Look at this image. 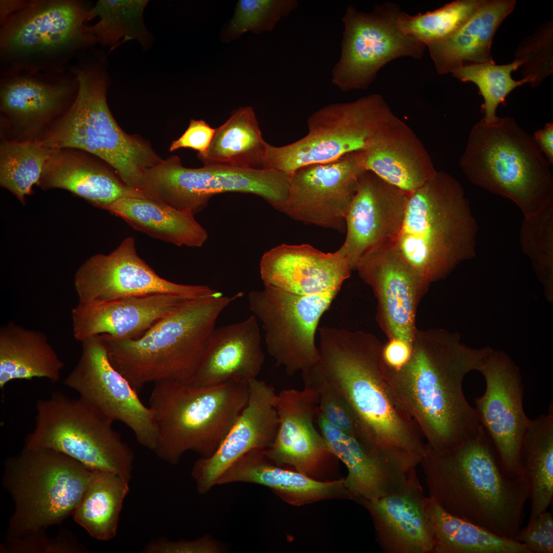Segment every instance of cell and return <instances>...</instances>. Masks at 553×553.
<instances>
[{
    "mask_svg": "<svg viewBox=\"0 0 553 553\" xmlns=\"http://www.w3.org/2000/svg\"><path fill=\"white\" fill-rule=\"evenodd\" d=\"M491 349L470 348L456 332L417 329L407 363L398 369L386 365L391 393L433 452H447L478 434L481 426L462 383L469 372L479 371Z\"/></svg>",
    "mask_w": 553,
    "mask_h": 553,
    "instance_id": "obj_1",
    "label": "cell"
},
{
    "mask_svg": "<svg viewBox=\"0 0 553 553\" xmlns=\"http://www.w3.org/2000/svg\"><path fill=\"white\" fill-rule=\"evenodd\" d=\"M318 333V359L301 373L304 384H323L341 396L372 446L422 457L428 450L425 438L390 391L384 345L362 331L324 326Z\"/></svg>",
    "mask_w": 553,
    "mask_h": 553,
    "instance_id": "obj_2",
    "label": "cell"
},
{
    "mask_svg": "<svg viewBox=\"0 0 553 553\" xmlns=\"http://www.w3.org/2000/svg\"><path fill=\"white\" fill-rule=\"evenodd\" d=\"M419 464L429 497L444 511L515 540L530 497L529 480L525 475L507 476L481 426L476 436L447 452L428 448Z\"/></svg>",
    "mask_w": 553,
    "mask_h": 553,
    "instance_id": "obj_3",
    "label": "cell"
},
{
    "mask_svg": "<svg viewBox=\"0 0 553 553\" xmlns=\"http://www.w3.org/2000/svg\"><path fill=\"white\" fill-rule=\"evenodd\" d=\"M242 292L186 299L140 337L100 335L110 361L138 393L148 384H189L206 352L217 320Z\"/></svg>",
    "mask_w": 553,
    "mask_h": 553,
    "instance_id": "obj_4",
    "label": "cell"
},
{
    "mask_svg": "<svg viewBox=\"0 0 553 553\" xmlns=\"http://www.w3.org/2000/svg\"><path fill=\"white\" fill-rule=\"evenodd\" d=\"M477 226L460 183L437 171L410 193L395 243L429 284L446 277L475 254Z\"/></svg>",
    "mask_w": 553,
    "mask_h": 553,
    "instance_id": "obj_5",
    "label": "cell"
},
{
    "mask_svg": "<svg viewBox=\"0 0 553 553\" xmlns=\"http://www.w3.org/2000/svg\"><path fill=\"white\" fill-rule=\"evenodd\" d=\"M459 164L472 183L511 200L524 217L553 205L552 164L512 117L477 122Z\"/></svg>",
    "mask_w": 553,
    "mask_h": 553,
    "instance_id": "obj_6",
    "label": "cell"
},
{
    "mask_svg": "<svg viewBox=\"0 0 553 553\" xmlns=\"http://www.w3.org/2000/svg\"><path fill=\"white\" fill-rule=\"evenodd\" d=\"M248 384H154L148 402L157 432L153 451L172 464H177L187 451L200 457L211 456L246 406Z\"/></svg>",
    "mask_w": 553,
    "mask_h": 553,
    "instance_id": "obj_7",
    "label": "cell"
},
{
    "mask_svg": "<svg viewBox=\"0 0 553 553\" xmlns=\"http://www.w3.org/2000/svg\"><path fill=\"white\" fill-rule=\"evenodd\" d=\"M78 84L68 112L41 141L52 150L74 148L95 155L129 186L141 190L140 178L162 159L150 144L119 126L107 101L108 77L100 64L73 70Z\"/></svg>",
    "mask_w": 553,
    "mask_h": 553,
    "instance_id": "obj_8",
    "label": "cell"
},
{
    "mask_svg": "<svg viewBox=\"0 0 553 553\" xmlns=\"http://www.w3.org/2000/svg\"><path fill=\"white\" fill-rule=\"evenodd\" d=\"M92 471L62 453L24 447L5 461L3 484L14 503L8 539L20 538L59 524L73 514Z\"/></svg>",
    "mask_w": 553,
    "mask_h": 553,
    "instance_id": "obj_9",
    "label": "cell"
},
{
    "mask_svg": "<svg viewBox=\"0 0 553 553\" xmlns=\"http://www.w3.org/2000/svg\"><path fill=\"white\" fill-rule=\"evenodd\" d=\"M34 429L25 447L51 449L74 459L92 471L109 472L130 481L132 450L109 419L79 397L56 391L39 400Z\"/></svg>",
    "mask_w": 553,
    "mask_h": 553,
    "instance_id": "obj_10",
    "label": "cell"
},
{
    "mask_svg": "<svg viewBox=\"0 0 553 553\" xmlns=\"http://www.w3.org/2000/svg\"><path fill=\"white\" fill-rule=\"evenodd\" d=\"M395 116L378 94L327 105L308 118V133L302 138L282 146L266 142L264 168L291 176L302 167L332 162L363 151Z\"/></svg>",
    "mask_w": 553,
    "mask_h": 553,
    "instance_id": "obj_11",
    "label": "cell"
},
{
    "mask_svg": "<svg viewBox=\"0 0 553 553\" xmlns=\"http://www.w3.org/2000/svg\"><path fill=\"white\" fill-rule=\"evenodd\" d=\"M290 176L274 169H251L207 165L184 167L172 156L146 169L144 190L154 200L193 215L200 212L214 196L226 192L258 196L284 212L289 195Z\"/></svg>",
    "mask_w": 553,
    "mask_h": 553,
    "instance_id": "obj_12",
    "label": "cell"
},
{
    "mask_svg": "<svg viewBox=\"0 0 553 553\" xmlns=\"http://www.w3.org/2000/svg\"><path fill=\"white\" fill-rule=\"evenodd\" d=\"M402 12L393 3L377 5L369 13L348 6L340 58L332 70V82L341 90H366L379 71L396 59H420L427 46L405 33L399 25Z\"/></svg>",
    "mask_w": 553,
    "mask_h": 553,
    "instance_id": "obj_13",
    "label": "cell"
},
{
    "mask_svg": "<svg viewBox=\"0 0 553 553\" xmlns=\"http://www.w3.org/2000/svg\"><path fill=\"white\" fill-rule=\"evenodd\" d=\"M339 290L303 295L264 285L248 294L249 308L261 324L268 352L287 374L302 373L317 363V325Z\"/></svg>",
    "mask_w": 553,
    "mask_h": 553,
    "instance_id": "obj_14",
    "label": "cell"
},
{
    "mask_svg": "<svg viewBox=\"0 0 553 553\" xmlns=\"http://www.w3.org/2000/svg\"><path fill=\"white\" fill-rule=\"evenodd\" d=\"M81 343L80 358L64 384L109 419L124 424L140 445L153 451L157 432L151 409L113 366L100 335Z\"/></svg>",
    "mask_w": 553,
    "mask_h": 553,
    "instance_id": "obj_15",
    "label": "cell"
},
{
    "mask_svg": "<svg viewBox=\"0 0 553 553\" xmlns=\"http://www.w3.org/2000/svg\"><path fill=\"white\" fill-rule=\"evenodd\" d=\"M74 285L81 303L158 294L190 299L219 293L207 286L178 284L160 276L138 254L132 237L125 238L109 254L88 259L77 270Z\"/></svg>",
    "mask_w": 553,
    "mask_h": 553,
    "instance_id": "obj_16",
    "label": "cell"
},
{
    "mask_svg": "<svg viewBox=\"0 0 553 553\" xmlns=\"http://www.w3.org/2000/svg\"><path fill=\"white\" fill-rule=\"evenodd\" d=\"M79 2L34 1L1 24V52L9 57L48 58L96 42Z\"/></svg>",
    "mask_w": 553,
    "mask_h": 553,
    "instance_id": "obj_17",
    "label": "cell"
},
{
    "mask_svg": "<svg viewBox=\"0 0 553 553\" xmlns=\"http://www.w3.org/2000/svg\"><path fill=\"white\" fill-rule=\"evenodd\" d=\"M486 381L484 394L475 399L478 421L492 442L508 477L525 475L521 461L523 439L530 419L523 407L519 369L502 351L491 349L479 370Z\"/></svg>",
    "mask_w": 553,
    "mask_h": 553,
    "instance_id": "obj_18",
    "label": "cell"
},
{
    "mask_svg": "<svg viewBox=\"0 0 553 553\" xmlns=\"http://www.w3.org/2000/svg\"><path fill=\"white\" fill-rule=\"evenodd\" d=\"M366 171L361 151L299 168L290 176L284 213L306 224L343 232L347 212Z\"/></svg>",
    "mask_w": 553,
    "mask_h": 553,
    "instance_id": "obj_19",
    "label": "cell"
},
{
    "mask_svg": "<svg viewBox=\"0 0 553 553\" xmlns=\"http://www.w3.org/2000/svg\"><path fill=\"white\" fill-rule=\"evenodd\" d=\"M355 269L376 297L377 320L389 339L412 344L417 307L430 284L407 262L395 243L364 256Z\"/></svg>",
    "mask_w": 553,
    "mask_h": 553,
    "instance_id": "obj_20",
    "label": "cell"
},
{
    "mask_svg": "<svg viewBox=\"0 0 553 553\" xmlns=\"http://www.w3.org/2000/svg\"><path fill=\"white\" fill-rule=\"evenodd\" d=\"M409 194L371 171L360 176L346 214V236L339 248L352 270L364 256L396 243Z\"/></svg>",
    "mask_w": 553,
    "mask_h": 553,
    "instance_id": "obj_21",
    "label": "cell"
},
{
    "mask_svg": "<svg viewBox=\"0 0 553 553\" xmlns=\"http://www.w3.org/2000/svg\"><path fill=\"white\" fill-rule=\"evenodd\" d=\"M279 427L273 442L265 450L277 465L311 477L336 459L315 426L318 395L314 389H285L276 393Z\"/></svg>",
    "mask_w": 553,
    "mask_h": 553,
    "instance_id": "obj_22",
    "label": "cell"
},
{
    "mask_svg": "<svg viewBox=\"0 0 553 553\" xmlns=\"http://www.w3.org/2000/svg\"><path fill=\"white\" fill-rule=\"evenodd\" d=\"M318 412L320 431L330 451L347 467L344 482L352 498L378 499L398 491L417 474V460L378 450L363 437L333 427Z\"/></svg>",
    "mask_w": 553,
    "mask_h": 553,
    "instance_id": "obj_23",
    "label": "cell"
},
{
    "mask_svg": "<svg viewBox=\"0 0 553 553\" xmlns=\"http://www.w3.org/2000/svg\"><path fill=\"white\" fill-rule=\"evenodd\" d=\"M273 387L258 378L248 384L247 403L215 453L200 457L191 475L198 492L207 493L238 459L253 450L268 449L279 427Z\"/></svg>",
    "mask_w": 553,
    "mask_h": 553,
    "instance_id": "obj_24",
    "label": "cell"
},
{
    "mask_svg": "<svg viewBox=\"0 0 553 553\" xmlns=\"http://www.w3.org/2000/svg\"><path fill=\"white\" fill-rule=\"evenodd\" d=\"M352 270L339 249L325 253L307 244L278 245L263 255L260 264L264 285L303 295L341 289Z\"/></svg>",
    "mask_w": 553,
    "mask_h": 553,
    "instance_id": "obj_25",
    "label": "cell"
},
{
    "mask_svg": "<svg viewBox=\"0 0 553 553\" xmlns=\"http://www.w3.org/2000/svg\"><path fill=\"white\" fill-rule=\"evenodd\" d=\"M417 474L398 491L376 500H358L370 513L385 553H433V531Z\"/></svg>",
    "mask_w": 553,
    "mask_h": 553,
    "instance_id": "obj_26",
    "label": "cell"
},
{
    "mask_svg": "<svg viewBox=\"0 0 553 553\" xmlns=\"http://www.w3.org/2000/svg\"><path fill=\"white\" fill-rule=\"evenodd\" d=\"M185 300L158 294L78 303L71 310L73 337L80 342L102 334L124 339L138 338Z\"/></svg>",
    "mask_w": 553,
    "mask_h": 553,
    "instance_id": "obj_27",
    "label": "cell"
},
{
    "mask_svg": "<svg viewBox=\"0 0 553 553\" xmlns=\"http://www.w3.org/2000/svg\"><path fill=\"white\" fill-rule=\"evenodd\" d=\"M265 361L258 321L215 328L202 361L189 385L204 387L257 378Z\"/></svg>",
    "mask_w": 553,
    "mask_h": 553,
    "instance_id": "obj_28",
    "label": "cell"
},
{
    "mask_svg": "<svg viewBox=\"0 0 553 553\" xmlns=\"http://www.w3.org/2000/svg\"><path fill=\"white\" fill-rule=\"evenodd\" d=\"M361 153L366 170L408 193L421 186L437 172L421 141L396 115Z\"/></svg>",
    "mask_w": 553,
    "mask_h": 553,
    "instance_id": "obj_29",
    "label": "cell"
},
{
    "mask_svg": "<svg viewBox=\"0 0 553 553\" xmlns=\"http://www.w3.org/2000/svg\"><path fill=\"white\" fill-rule=\"evenodd\" d=\"M37 185L43 189L67 190L104 209L123 198H150L143 192L127 185L108 168L63 150L53 151Z\"/></svg>",
    "mask_w": 553,
    "mask_h": 553,
    "instance_id": "obj_30",
    "label": "cell"
},
{
    "mask_svg": "<svg viewBox=\"0 0 553 553\" xmlns=\"http://www.w3.org/2000/svg\"><path fill=\"white\" fill-rule=\"evenodd\" d=\"M344 479L321 481L271 461L264 450H253L235 462L218 480L217 485L248 483L269 487L285 502L301 505L332 498L339 493L352 496Z\"/></svg>",
    "mask_w": 553,
    "mask_h": 553,
    "instance_id": "obj_31",
    "label": "cell"
},
{
    "mask_svg": "<svg viewBox=\"0 0 553 553\" xmlns=\"http://www.w3.org/2000/svg\"><path fill=\"white\" fill-rule=\"evenodd\" d=\"M516 4L514 0H483L455 33L428 45L437 72L446 74L465 66L495 62L491 53L494 36Z\"/></svg>",
    "mask_w": 553,
    "mask_h": 553,
    "instance_id": "obj_32",
    "label": "cell"
},
{
    "mask_svg": "<svg viewBox=\"0 0 553 553\" xmlns=\"http://www.w3.org/2000/svg\"><path fill=\"white\" fill-rule=\"evenodd\" d=\"M64 363L38 330L13 322L0 328V388L15 379L45 378L52 382L60 378Z\"/></svg>",
    "mask_w": 553,
    "mask_h": 553,
    "instance_id": "obj_33",
    "label": "cell"
},
{
    "mask_svg": "<svg viewBox=\"0 0 553 553\" xmlns=\"http://www.w3.org/2000/svg\"><path fill=\"white\" fill-rule=\"evenodd\" d=\"M105 210L135 230L178 246L200 247L208 237L194 215L152 199L123 198Z\"/></svg>",
    "mask_w": 553,
    "mask_h": 553,
    "instance_id": "obj_34",
    "label": "cell"
},
{
    "mask_svg": "<svg viewBox=\"0 0 553 553\" xmlns=\"http://www.w3.org/2000/svg\"><path fill=\"white\" fill-rule=\"evenodd\" d=\"M266 142L262 136L253 109L235 110L215 131L206 152L198 158L204 165L262 169Z\"/></svg>",
    "mask_w": 553,
    "mask_h": 553,
    "instance_id": "obj_35",
    "label": "cell"
},
{
    "mask_svg": "<svg viewBox=\"0 0 553 553\" xmlns=\"http://www.w3.org/2000/svg\"><path fill=\"white\" fill-rule=\"evenodd\" d=\"M425 504L433 531V553H532L521 542L451 515L430 497Z\"/></svg>",
    "mask_w": 553,
    "mask_h": 553,
    "instance_id": "obj_36",
    "label": "cell"
},
{
    "mask_svg": "<svg viewBox=\"0 0 553 553\" xmlns=\"http://www.w3.org/2000/svg\"><path fill=\"white\" fill-rule=\"evenodd\" d=\"M129 481L109 472L93 471L73 515L76 523L94 538L109 540L116 535Z\"/></svg>",
    "mask_w": 553,
    "mask_h": 553,
    "instance_id": "obj_37",
    "label": "cell"
},
{
    "mask_svg": "<svg viewBox=\"0 0 553 553\" xmlns=\"http://www.w3.org/2000/svg\"><path fill=\"white\" fill-rule=\"evenodd\" d=\"M523 472L530 485L529 521L547 511L553 499V407L530 419L522 449Z\"/></svg>",
    "mask_w": 553,
    "mask_h": 553,
    "instance_id": "obj_38",
    "label": "cell"
},
{
    "mask_svg": "<svg viewBox=\"0 0 553 553\" xmlns=\"http://www.w3.org/2000/svg\"><path fill=\"white\" fill-rule=\"evenodd\" d=\"M3 83L1 109L22 122L45 118L55 112L68 94L63 82H50L35 76L17 75Z\"/></svg>",
    "mask_w": 553,
    "mask_h": 553,
    "instance_id": "obj_39",
    "label": "cell"
},
{
    "mask_svg": "<svg viewBox=\"0 0 553 553\" xmlns=\"http://www.w3.org/2000/svg\"><path fill=\"white\" fill-rule=\"evenodd\" d=\"M143 0H100L88 10V20L99 18L95 24L88 26L96 42L110 46L113 49L121 39L122 42L137 40L147 47L152 36L146 28L143 13L148 3Z\"/></svg>",
    "mask_w": 553,
    "mask_h": 553,
    "instance_id": "obj_40",
    "label": "cell"
},
{
    "mask_svg": "<svg viewBox=\"0 0 553 553\" xmlns=\"http://www.w3.org/2000/svg\"><path fill=\"white\" fill-rule=\"evenodd\" d=\"M41 140L5 142L0 146V184L23 204L37 184L53 151Z\"/></svg>",
    "mask_w": 553,
    "mask_h": 553,
    "instance_id": "obj_41",
    "label": "cell"
},
{
    "mask_svg": "<svg viewBox=\"0 0 553 553\" xmlns=\"http://www.w3.org/2000/svg\"><path fill=\"white\" fill-rule=\"evenodd\" d=\"M483 0H456L434 11L411 15L402 11L398 23L408 35L428 45L444 39L459 30Z\"/></svg>",
    "mask_w": 553,
    "mask_h": 553,
    "instance_id": "obj_42",
    "label": "cell"
},
{
    "mask_svg": "<svg viewBox=\"0 0 553 553\" xmlns=\"http://www.w3.org/2000/svg\"><path fill=\"white\" fill-rule=\"evenodd\" d=\"M520 65L516 59L501 65L495 62L469 65L459 68L452 74L461 81L472 82L478 87L484 99L481 106L484 115L482 119L488 122L497 118V108L500 103L505 105L508 94L517 87L527 83L524 79L515 80L512 77V72Z\"/></svg>",
    "mask_w": 553,
    "mask_h": 553,
    "instance_id": "obj_43",
    "label": "cell"
},
{
    "mask_svg": "<svg viewBox=\"0 0 553 553\" xmlns=\"http://www.w3.org/2000/svg\"><path fill=\"white\" fill-rule=\"evenodd\" d=\"M298 5L296 0H240L233 16L223 27L219 39L227 43L239 39L247 32L260 34L271 31Z\"/></svg>",
    "mask_w": 553,
    "mask_h": 553,
    "instance_id": "obj_44",
    "label": "cell"
},
{
    "mask_svg": "<svg viewBox=\"0 0 553 553\" xmlns=\"http://www.w3.org/2000/svg\"><path fill=\"white\" fill-rule=\"evenodd\" d=\"M553 205L524 217L521 228L523 250L531 259L548 299H552L553 270Z\"/></svg>",
    "mask_w": 553,
    "mask_h": 553,
    "instance_id": "obj_45",
    "label": "cell"
},
{
    "mask_svg": "<svg viewBox=\"0 0 553 553\" xmlns=\"http://www.w3.org/2000/svg\"><path fill=\"white\" fill-rule=\"evenodd\" d=\"M553 23L542 24L518 47L515 54L523 78L531 87L539 86L553 72Z\"/></svg>",
    "mask_w": 553,
    "mask_h": 553,
    "instance_id": "obj_46",
    "label": "cell"
},
{
    "mask_svg": "<svg viewBox=\"0 0 553 553\" xmlns=\"http://www.w3.org/2000/svg\"><path fill=\"white\" fill-rule=\"evenodd\" d=\"M1 548L3 552L10 553H80L87 551L72 534L63 531L50 538L46 534V530L20 538L7 539Z\"/></svg>",
    "mask_w": 553,
    "mask_h": 553,
    "instance_id": "obj_47",
    "label": "cell"
},
{
    "mask_svg": "<svg viewBox=\"0 0 553 553\" xmlns=\"http://www.w3.org/2000/svg\"><path fill=\"white\" fill-rule=\"evenodd\" d=\"M304 386L317 392L318 412L328 422L345 433L355 436L363 435L356 416L341 396L323 384L311 383Z\"/></svg>",
    "mask_w": 553,
    "mask_h": 553,
    "instance_id": "obj_48",
    "label": "cell"
},
{
    "mask_svg": "<svg viewBox=\"0 0 553 553\" xmlns=\"http://www.w3.org/2000/svg\"><path fill=\"white\" fill-rule=\"evenodd\" d=\"M227 546L210 535H205L194 540L170 541L156 539L147 543L142 550L143 553H222Z\"/></svg>",
    "mask_w": 553,
    "mask_h": 553,
    "instance_id": "obj_49",
    "label": "cell"
},
{
    "mask_svg": "<svg viewBox=\"0 0 553 553\" xmlns=\"http://www.w3.org/2000/svg\"><path fill=\"white\" fill-rule=\"evenodd\" d=\"M515 540L525 544L532 553L553 552V517L545 511L520 529Z\"/></svg>",
    "mask_w": 553,
    "mask_h": 553,
    "instance_id": "obj_50",
    "label": "cell"
},
{
    "mask_svg": "<svg viewBox=\"0 0 553 553\" xmlns=\"http://www.w3.org/2000/svg\"><path fill=\"white\" fill-rule=\"evenodd\" d=\"M215 129L203 120L192 119L185 132L170 145L173 152L181 148H190L198 152V155L204 154L209 147Z\"/></svg>",
    "mask_w": 553,
    "mask_h": 553,
    "instance_id": "obj_51",
    "label": "cell"
},
{
    "mask_svg": "<svg viewBox=\"0 0 553 553\" xmlns=\"http://www.w3.org/2000/svg\"><path fill=\"white\" fill-rule=\"evenodd\" d=\"M412 345L399 339H389L382 349V356L386 365L393 369H398L403 367L411 357Z\"/></svg>",
    "mask_w": 553,
    "mask_h": 553,
    "instance_id": "obj_52",
    "label": "cell"
},
{
    "mask_svg": "<svg viewBox=\"0 0 553 553\" xmlns=\"http://www.w3.org/2000/svg\"><path fill=\"white\" fill-rule=\"evenodd\" d=\"M533 138L539 149L549 160L553 163V123L549 122L544 127L536 131Z\"/></svg>",
    "mask_w": 553,
    "mask_h": 553,
    "instance_id": "obj_53",
    "label": "cell"
},
{
    "mask_svg": "<svg viewBox=\"0 0 553 553\" xmlns=\"http://www.w3.org/2000/svg\"><path fill=\"white\" fill-rule=\"evenodd\" d=\"M27 2L15 0H2L0 2L1 24L11 15L23 8Z\"/></svg>",
    "mask_w": 553,
    "mask_h": 553,
    "instance_id": "obj_54",
    "label": "cell"
}]
</instances>
